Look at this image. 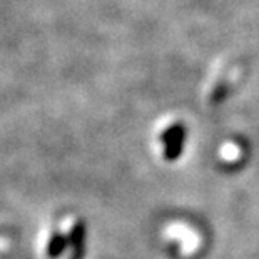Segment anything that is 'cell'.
Instances as JSON below:
<instances>
[{
    "mask_svg": "<svg viewBox=\"0 0 259 259\" xmlns=\"http://www.w3.org/2000/svg\"><path fill=\"white\" fill-rule=\"evenodd\" d=\"M164 144V157L166 161H176L183 152L186 141V127L183 124H172L161 136Z\"/></svg>",
    "mask_w": 259,
    "mask_h": 259,
    "instance_id": "cell-1",
    "label": "cell"
},
{
    "mask_svg": "<svg viewBox=\"0 0 259 259\" xmlns=\"http://www.w3.org/2000/svg\"><path fill=\"white\" fill-rule=\"evenodd\" d=\"M69 242L74 251L72 259H82V256H84V246H85V228L82 221H77L72 226L69 234Z\"/></svg>",
    "mask_w": 259,
    "mask_h": 259,
    "instance_id": "cell-2",
    "label": "cell"
},
{
    "mask_svg": "<svg viewBox=\"0 0 259 259\" xmlns=\"http://www.w3.org/2000/svg\"><path fill=\"white\" fill-rule=\"evenodd\" d=\"M69 242V236L65 234H60V233H56L52 236V239L49 241V246H47V254L51 257H57L60 252H64V249L67 247Z\"/></svg>",
    "mask_w": 259,
    "mask_h": 259,
    "instance_id": "cell-3",
    "label": "cell"
}]
</instances>
